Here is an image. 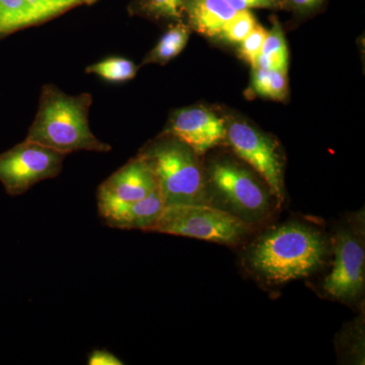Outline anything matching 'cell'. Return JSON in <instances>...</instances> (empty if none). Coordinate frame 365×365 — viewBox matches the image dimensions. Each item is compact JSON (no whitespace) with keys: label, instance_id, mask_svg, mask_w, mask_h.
<instances>
[{"label":"cell","instance_id":"1","mask_svg":"<svg viewBox=\"0 0 365 365\" xmlns=\"http://www.w3.org/2000/svg\"><path fill=\"white\" fill-rule=\"evenodd\" d=\"M93 95L81 93L72 96L56 86H42L39 107L26 134V140L71 155L76 151L109 153L110 144L103 143L93 133L88 114Z\"/></svg>","mask_w":365,"mask_h":365},{"label":"cell","instance_id":"2","mask_svg":"<svg viewBox=\"0 0 365 365\" xmlns=\"http://www.w3.org/2000/svg\"><path fill=\"white\" fill-rule=\"evenodd\" d=\"M325 239L319 230L287 223L269 230L252 245L250 266L269 282L284 283L307 277L323 266Z\"/></svg>","mask_w":365,"mask_h":365},{"label":"cell","instance_id":"3","mask_svg":"<svg viewBox=\"0 0 365 365\" xmlns=\"http://www.w3.org/2000/svg\"><path fill=\"white\" fill-rule=\"evenodd\" d=\"M153 168L165 207L207 203L198 155L176 137L163 133L140 151Z\"/></svg>","mask_w":365,"mask_h":365},{"label":"cell","instance_id":"4","mask_svg":"<svg viewBox=\"0 0 365 365\" xmlns=\"http://www.w3.org/2000/svg\"><path fill=\"white\" fill-rule=\"evenodd\" d=\"M249 230L248 223L230 211L200 203L167 206L151 232L235 245Z\"/></svg>","mask_w":365,"mask_h":365},{"label":"cell","instance_id":"5","mask_svg":"<svg viewBox=\"0 0 365 365\" xmlns=\"http://www.w3.org/2000/svg\"><path fill=\"white\" fill-rule=\"evenodd\" d=\"M67 155L25 140L0 153V182L9 195L20 196L60 174Z\"/></svg>","mask_w":365,"mask_h":365},{"label":"cell","instance_id":"6","mask_svg":"<svg viewBox=\"0 0 365 365\" xmlns=\"http://www.w3.org/2000/svg\"><path fill=\"white\" fill-rule=\"evenodd\" d=\"M210 181L230 212L247 223L258 222L270 210V196L254 175L237 163L220 162L210 168Z\"/></svg>","mask_w":365,"mask_h":365},{"label":"cell","instance_id":"7","mask_svg":"<svg viewBox=\"0 0 365 365\" xmlns=\"http://www.w3.org/2000/svg\"><path fill=\"white\" fill-rule=\"evenodd\" d=\"M227 140L235 153L260 175L277 200L282 201L283 162L277 143L251 125L240 121L227 124Z\"/></svg>","mask_w":365,"mask_h":365},{"label":"cell","instance_id":"8","mask_svg":"<svg viewBox=\"0 0 365 365\" xmlns=\"http://www.w3.org/2000/svg\"><path fill=\"white\" fill-rule=\"evenodd\" d=\"M158 188L157 176L150 163L143 155H137L98 187V215L105 220L118 209L145 198Z\"/></svg>","mask_w":365,"mask_h":365},{"label":"cell","instance_id":"9","mask_svg":"<svg viewBox=\"0 0 365 365\" xmlns=\"http://www.w3.org/2000/svg\"><path fill=\"white\" fill-rule=\"evenodd\" d=\"M364 248L350 232L343 230L336 237L335 259L323 288L334 299L352 300L364 289Z\"/></svg>","mask_w":365,"mask_h":365},{"label":"cell","instance_id":"10","mask_svg":"<svg viewBox=\"0 0 365 365\" xmlns=\"http://www.w3.org/2000/svg\"><path fill=\"white\" fill-rule=\"evenodd\" d=\"M225 119L201 107L185 108L173 113L165 133L176 137L197 155L227 140Z\"/></svg>","mask_w":365,"mask_h":365},{"label":"cell","instance_id":"11","mask_svg":"<svg viewBox=\"0 0 365 365\" xmlns=\"http://www.w3.org/2000/svg\"><path fill=\"white\" fill-rule=\"evenodd\" d=\"M59 16L48 0H0V40Z\"/></svg>","mask_w":365,"mask_h":365},{"label":"cell","instance_id":"12","mask_svg":"<svg viewBox=\"0 0 365 365\" xmlns=\"http://www.w3.org/2000/svg\"><path fill=\"white\" fill-rule=\"evenodd\" d=\"M228 0H186L184 18L189 28L208 38L220 37L237 13Z\"/></svg>","mask_w":365,"mask_h":365},{"label":"cell","instance_id":"13","mask_svg":"<svg viewBox=\"0 0 365 365\" xmlns=\"http://www.w3.org/2000/svg\"><path fill=\"white\" fill-rule=\"evenodd\" d=\"M163 209L165 203L158 188L145 198L118 209L116 212L105 218L104 222L110 227L118 230L151 232L160 220Z\"/></svg>","mask_w":365,"mask_h":365},{"label":"cell","instance_id":"14","mask_svg":"<svg viewBox=\"0 0 365 365\" xmlns=\"http://www.w3.org/2000/svg\"><path fill=\"white\" fill-rule=\"evenodd\" d=\"M191 34V29L187 24L179 21L170 26L163 34L153 50L144 57L143 66L145 64H160L165 66L184 50Z\"/></svg>","mask_w":365,"mask_h":365},{"label":"cell","instance_id":"15","mask_svg":"<svg viewBox=\"0 0 365 365\" xmlns=\"http://www.w3.org/2000/svg\"><path fill=\"white\" fill-rule=\"evenodd\" d=\"M260 68L288 71V49L282 29L278 23L274 24L272 30L266 36L256 66Z\"/></svg>","mask_w":365,"mask_h":365},{"label":"cell","instance_id":"16","mask_svg":"<svg viewBox=\"0 0 365 365\" xmlns=\"http://www.w3.org/2000/svg\"><path fill=\"white\" fill-rule=\"evenodd\" d=\"M138 66L125 57L112 56L86 66V73L102 78L106 83H123L135 78Z\"/></svg>","mask_w":365,"mask_h":365},{"label":"cell","instance_id":"17","mask_svg":"<svg viewBox=\"0 0 365 365\" xmlns=\"http://www.w3.org/2000/svg\"><path fill=\"white\" fill-rule=\"evenodd\" d=\"M186 0H135L130 13L155 21H182Z\"/></svg>","mask_w":365,"mask_h":365},{"label":"cell","instance_id":"18","mask_svg":"<svg viewBox=\"0 0 365 365\" xmlns=\"http://www.w3.org/2000/svg\"><path fill=\"white\" fill-rule=\"evenodd\" d=\"M253 88L258 95L274 101H283L287 97V72L275 69L254 68Z\"/></svg>","mask_w":365,"mask_h":365},{"label":"cell","instance_id":"19","mask_svg":"<svg viewBox=\"0 0 365 365\" xmlns=\"http://www.w3.org/2000/svg\"><path fill=\"white\" fill-rule=\"evenodd\" d=\"M256 26V19H255L254 14L251 11L248 9L240 11L234 20L228 24L220 38L227 40L230 43H235V44L240 43L241 44L245 38L254 30Z\"/></svg>","mask_w":365,"mask_h":365},{"label":"cell","instance_id":"20","mask_svg":"<svg viewBox=\"0 0 365 365\" xmlns=\"http://www.w3.org/2000/svg\"><path fill=\"white\" fill-rule=\"evenodd\" d=\"M268 31H266L263 26L257 25L241 43L240 56L253 68L256 66L257 58L260 55Z\"/></svg>","mask_w":365,"mask_h":365},{"label":"cell","instance_id":"21","mask_svg":"<svg viewBox=\"0 0 365 365\" xmlns=\"http://www.w3.org/2000/svg\"><path fill=\"white\" fill-rule=\"evenodd\" d=\"M237 11L252 9H285L283 0H228Z\"/></svg>","mask_w":365,"mask_h":365},{"label":"cell","instance_id":"22","mask_svg":"<svg viewBox=\"0 0 365 365\" xmlns=\"http://www.w3.org/2000/svg\"><path fill=\"white\" fill-rule=\"evenodd\" d=\"M88 364L90 365H122L121 361L116 355L108 351V350H93L88 355Z\"/></svg>","mask_w":365,"mask_h":365},{"label":"cell","instance_id":"23","mask_svg":"<svg viewBox=\"0 0 365 365\" xmlns=\"http://www.w3.org/2000/svg\"><path fill=\"white\" fill-rule=\"evenodd\" d=\"M285 6H292L294 9H300V11H306V9H312L319 6L323 0H283Z\"/></svg>","mask_w":365,"mask_h":365}]
</instances>
